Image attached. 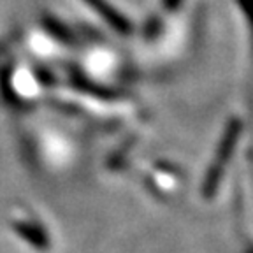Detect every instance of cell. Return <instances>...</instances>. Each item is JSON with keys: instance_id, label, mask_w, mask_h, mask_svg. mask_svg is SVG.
<instances>
[{"instance_id": "1", "label": "cell", "mask_w": 253, "mask_h": 253, "mask_svg": "<svg viewBox=\"0 0 253 253\" xmlns=\"http://www.w3.org/2000/svg\"><path fill=\"white\" fill-rule=\"evenodd\" d=\"M86 2L118 32H122V34H128V32H130V23H128L118 11H115L111 5H107L104 0H86Z\"/></svg>"}]
</instances>
